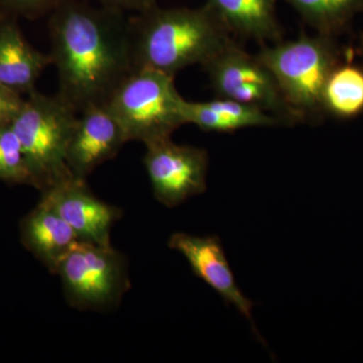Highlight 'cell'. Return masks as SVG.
Returning a JSON list of instances; mask_svg holds the SVG:
<instances>
[{
	"instance_id": "6da1fadb",
	"label": "cell",
	"mask_w": 363,
	"mask_h": 363,
	"mask_svg": "<svg viewBox=\"0 0 363 363\" xmlns=\"http://www.w3.org/2000/svg\"><path fill=\"white\" fill-rule=\"evenodd\" d=\"M57 94L81 112L106 102L133 70L130 18L124 11L85 0H64L50 13Z\"/></svg>"
},
{
	"instance_id": "7a4b0ae2",
	"label": "cell",
	"mask_w": 363,
	"mask_h": 363,
	"mask_svg": "<svg viewBox=\"0 0 363 363\" xmlns=\"http://www.w3.org/2000/svg\"><path fill=\"white\" fill-rule=\"evenodd\" d=\"M233 33L209 4L197 9H162L157 4L130 18L133 68L174 76L204 66L234 42Z\"/></svg>"
},
{
	"instance_id": "3957f363",
	"label": "cell",
	"mask_w": 363,
	"mask_h": 363,
	"mask_svg": "<svg viewBox=\"0 0 363 363\" xmlns=\"http://www.w3.org/2000/svg\"><path fill=\"white\" fill-rule=\"evenodd\" d=\"M257 56L272 72L286 101L302 123L321 118L325 85L341 63L334 37L316 33L288 42L264 44Z\"/></svg>"
},
{
	"instance_id": "277c9868",
	"label": "cell",
	"mask_w": 363,
	"mask_h": 363,
	"mask_svg": "<svg viewBox=\"0 0 363 363\" xmlns=\"http://www.w3.org/2000/svg\"><path fill=\"white\" fill-rule=\"evenodd\" d=\"M184 100L174 76L133 68L105 104L121 123L128 143L135 140L145 145L172 138L185 124Z\"/></svg>"
},
{
	"instance_id": "5b68a950",
	"label": "cell",
	"mask_w": 363,
	"mask_h": 363,
	"mask_svg": "<svg viewBox=\"0 0 363 363\" xmlns=\"http://www.w3.org/2000/svg\"><path fill=\"white\" fill-rule=\"evenodd\" d=\"M78 114L58 94L47 96L33 91L11 123L35 186L42 192L73 177L67 167V152Z\"/></svg>"
},
{
	"instance_id": "8992f818",
	"label": "cell",
	"mask_w": 363,
	"mask_h": 363,
	"mask_svg": "<svg viewBox=\"0 0 363 363\" xmlns=\"http://www.w3.org/2000/svg\"><path fill=\"white\" fill-rule=\"evenodd\" d=\"M68 304L80 311L114 309L130 288L128 262L112 245L78 241L60 262Z\"/></svg>"
},
{
	"instance_id": "52a82bcc",
	"label": "cell",
	"mask_w": 363,
	"mask_h": 363,
	"mask_svg": "<svg viewBox=\"0 0 363 363\" xmlns=\"http://www.w3.org/2000/svg\"><path fill=\"white\" fill-rule=\"evenodd\" d=\"M217 97L257 107L283 125L302 123L279 89L272 72L257 55H250L234 40L203 66Z\"/></svg>"
},
{
	"instance_id": "ba28073f",
	"label": "cell",
	"mask_w": 363,
	"mask_h": 363,
	"mask_svg": "<svg viewBox=\"0 0 363 363\" xmlns=\"http://www.w3.org/2000/svg\"><path fill=\"white\" fill-rule=\"evenodd\" d=\"M143 164L155 198L166 207L179 206L207 189L209 155L171 138L145 145Z\"/></svg>"
},
{
	"instance_id": "9c48e42d",
	"label": "cell",
	"mask_w": 363,
	"mask_h": 363,
	"mask_svg": "<svg viewBox=\"0 0 363 363\" xmlns=\"http://www.w3.org/2000/svg\"><path fill=\"white\" fill-rule=\"evenodd\" d=\"M40 200L72 227L81 241L111 245L112 227L123 212L93 194L86 180L70 177L43 191Z\"/></svg>"
},
{
	"instance_id": "30bf717a",
	"label": "cell",
	"mask_w": 363,
	"mask_h": 363,
	"mask_svg": "<svg viewBox=\"0 0 363 363\" xmlns=\"http://www.w3.org/2000/svg\"><path fill=\"white\" fill-rule=\"evenodd\" d=\"M79 114L67 152V167L74 178L86 180L98 167L114 159L128 140L106 104L91 105Z\"/></svg>"
},
{
	"instance_id": "8fae6325",
	"label": "cell",
	"mask_w": 363,
	"mask_h": 363,
	"mask_svg": "<svg viewBox=\"0 0 363 363\" xmlns=\"http://www.w3.org/2000/svg\"><path fill=\"white\" fill-rule=\"evenodd\" d=\"M168 245L180 252L195 276L218 294L227 305H233L252 322L253 302L241 292L229 266L218 236H197L184 233L172 234Z\"/></svg>"
},
{
	"instance_id": "7c38bea8",
	"label": "cell",
	"mask_w": 363,
	"mask_h": 363,
	"mask_svg": "<svg viewBox=\"0 0 363 363\" xmlns=\"http://www.w3.org/2000/svg\"><path fill=\"white\" fill-rule=\"evenodd\" d=\"M183 117L185 124H194L208 133H231L245 128L283 125L262 109L217 96L209 101L184 100Z\"/></svg>"
},
{
	"instance_id": "4fadbf2b",
	"label": "cell",
	"mask_w": 363,
	"mask_h": 363,
	"mask_svg": "<svg viewBox=\"0 0 363 363\" xmlns=\"http://www.w3.org/2000/svg\"><path fill=\"white\" fill-rule=\"evenodd\" d=\"M51 65V55L33 49L18 26L0 25V84L20 95L32 93L43 71Z\"/></svg>"
},
{
	"instance_id": "5bb4252c",
	"label": "cell",
	"mask_w": 363,
	"mask_h": 363,
	"mask_svg": "<svg viewBox=\"0 0 363 363\" xmlns=\"http://www.w3.org/2000/svg\"><path fill=\"white\" fill-rule=\"evenodd\" d=\"M23 233L26 247L54 274L67 253L80 241L72 227L42 200L26 217Z\"/></svg>"
},
{
	"instance_id": "9a60e30c",
	"label": "cell",
	"mask_w": 363,
	"mask_h": 363,
	"mask_svg": "<svg viewBox=\"0 0 363 363\" xmlns=\"http://www.w3.org/2000/svg\"><path fill=\"white\" fill-rule=\"evenodd\" d=\"M278 0H207L233 35L262 43L281 40Z\"/></svg>"
},
{
	"instance_id": "2e32d148",
	"label": "cell",
	"mask_w": 363,
	"mask_h": 363,
	"mask_svg": "<svg viewBox=\"0 0 363 363\" xmlns=\"http://www.w3.org/2000/svg\"><path fill=\"white\" fill-rule=\"evenodd\" d=\"M322 111L339 119H350L362 113V68L341 62L334 69L325 85Z\"/></svg>"
},
{
	"instance_id": "e0dca14e",
	"label": "cell",
	"mask_w": 363,
	"mask_h": 363,
	"mask_svg": "<svg viewBox=\"0 0 363 363\" xmlns=\"http://www.w3.org/2000/svg\"><path fill=\"white\" fill-rule=\"evenodd\" d=\"M317 33L334 37L363 13V0H285Z\"/></svg>"
},
{
	"instance_id": "ac0fdd59",
	"label": "cell",
	"mask_w": 363,
	"mask_h": 363,
	"mask_svg": "<svg viewBox=\"0 0 363 363\" xmlns=\"http://www.w3.org/2000/svg\"><path fill=\"white\" fill-rule=\"evenodd\" d=\"M0 179L35 186L23 147L11 123L0 124Z\"/></svg>"
},
{
	"instance_id": "d6986e66",
	"label": "cell",
	"mask_w": 363,
	"mask_h": 363,
	"mask_svg": "<svg viewBox=\"0 0 363 363\" xmlns=\"http://www.w3.org/2000/svg\"><path fill=\"white\" fill-rule=\"evenodd\" d=\"M20 94L0 84V124H9L23 106Z\"/></svg>"
},
{
	"instance_id": "ffe728a7",
	"label": "cell",
	"mask_w": 363,
	"mask_h": 363,
	"mask_svg": "<svg viewBox=\"0 0 363 363\" xmlns=\"http://www.w3.org/2000/svg\"><path fill=\"white\" fill-rule=\"evenodd\" d=\"M14 11L28 14L51 13L64 0H0Z\"/></svg>"
},
{
	"instance_id": "44dd1931",
	"label": "cell",
	"mask_w": 363,
	"mask_h": 363,
	"mask_svg": "<svg viewBox=\"0 0 363 363\" xmlns=\"http://www.w3.org/2000/svg\"><path fill=\"white\" fill-rule=\"evenodd\" d=\"M98 4L112 7L121 11L140 13L157 4V0H95Z\"/></svg>"
}]
</instances>
